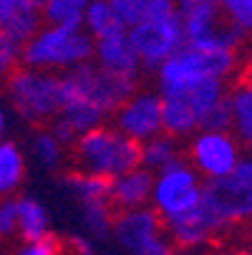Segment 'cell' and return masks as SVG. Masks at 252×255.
<instances>
[{"label":"cell","mask_w":252,"mask_h":255,"mask_svg":"<svg viewBox=\"0 0 252 255\" xmlns=\"http://www.w3.org/2000/svg\"><path fill=\"white\" fill-rule=\"evenodd\" d=\"M71 250H74V255H96L88 235H76V238H71Z\"/></svg>","instance_id":"d6a6232c"},{"label":"cell","mask_w":252,"mask_h":255,"mask_svg":"<svg viewBox=\"0 0 252 255\" xmlns=\"http://www.w3.org/2000/svg\"><path fill=\"white\" fill-rule=\"evenodd\" d=\"M126 30L141 66L149 71H157L176 48L184 46V28L176 0H149L147 15Z\"/></svg>","instance_id":"5b68a950"},{"label":"cell","mask_w":252,"mask_h":255,"mask_svg":"<svg viewBox=\"0 0 252 255\" xmlns=\"http://www.w3.org/2000/svg\"><path fill=\"white\" fill-rule=\"evenodd\" d=\"M96 41L84 25L46 23L23 43V66L43 71H68L93 61Z\"/></svg>","instance_id":"3957f363"},{"label":"cell","mask_w":252,"mask_h":255,"mask_svg":"<svg viewBox=\"0 0 252 255\" xmlns=\"http://www.w3.org/2000/svg\"><path fill=\"white\" fill-rule=\"evenodd\" d=\"M147 3H149V0H111V5H114L119 20L126 28L136 25L144 15H147Z\"/></svg>","instance_id":"4dcf8cb0"},{"label":"cell","mask_w":252,"mask_h":255,"mask_svg":"<svg viewBox=\"0 0 252 255\" xmlns=\"http://www.w3.org/2000/svg\"><path fill=\"white\" fill-rule=\"evenodd\" d=\"M232 104V131L242 141V147L252 152V76L240 81L230 91Z\"/></svg>","instance_id":"ac0fdd59"},{"label":"cell","mask_w":252,"mask_h":255,"mask_svg":"<svg viewBox=\"0 0 252 255\" xmlns=\"http://www.w3.org/2000/svg\"><path fill=\"white\" fill-rule=\"evenodd\" d=\"M43 20V0H0V28L20 43H25Z\"/></svg>","instance_id":"e0dca14e"},{"label":"cell","mask_w":252,"mask_h":255,"mask_svg":"<svg viewBox=\"0 0 252 255\" xmlns=\"http://www.w3.org/2000/svg\"><path fill=\"white\" fill-rule=\"evenodd\" d=\"M63 185L74 192V197H76L79 202L111 197V179H109V177H101V174H91V172L74 169L71 174H66Z\"/></svg>","instance_id":"cb8c5ba5"},{"label":"cell","mask_w":252,"mask_h":255,"mask_svg":"<svg viewBox=\"0 0 252 255\" xmlns=\"http://www.w3.org/2000/svg\"><path fill=\"white\" fill-rule=\"evenodd\" d=\"M242 63V48L232 46H192L184 43L176 48L154 74H157V91L162 96L187 91L199 86L209 79L230 81Z\"/></svg>","instance_id":"7a4b0ae2"},{"label":"cell","mask_w":252,"mask_h":255,"mask_svg":"<svg viewBox=\"0 0 252 255\" xmlns=\"http://www.w3.org/2000/svg\"><path fill=\"white\" fill-rule=\"evenodd\" d=\"M235 174L242 177V179H247V182H252V152L250 154H242V159L235 167Z\"/></svg>","instance_id":"836d02e7"},{"label":"cell","mask_w":252,"mask_h":255,"mask_svg":"<svg viewBox=\"0 0 252 255\" xmlns=\"http://www.w3.org/2000/svg\"><path fill=\"white\" fill-rule=\"evenodd\" d=\"M242 154L245 147L232 129H199L187 144V159L204 179L232 174Z\"/></svg>","instance_id":"30bf717a"},{"label":"cell","mask_w":252,"mask_h":255,"mask_svg":"<svg viewBox=\"0 0 252 255\" xmlns=\"http://www.w3.org/2000/svg\"><path fill=\"white\" fill-rule=\"evenodd\" d=\"M171 255H174V253H171Z\"/></svg>","instance_id":"d590c367"},{"label":"cell","mask_w":252,"mask_h":255,"mask_svg":"<svg viewBox=\"0 0 252 255\" xmlns=\"http://www.w3.org/2000/svg\"><path fill=\"white\" fill-rule=\"evenodd\" d=\"M227 94V81L209 79L187 91L162 96L164 106V131L176 139H189L204 124L207 112Z\"/></svg>","instance_id":"ba28073f"},{"label":"cell","mask_w":252,"mask_h":255,"mask_svg":"<svg viewBox=\"0 0 252 255\" xmlns=\"http://www.w3.org/2000/svg\"><path fill=\"white\" fill-rule=\"evenodd\" d=\"M114 220H116V207L111 197L81 202V225L91 240L109 238L114 233Z\"/></svg>","instance_id":"ffe728a7"},{"label":"cell","mask_w":252,"mask_h":255,"mask_svg":"<svg viewBox=\"0 0 252 255\" xmlns=\"http://www.w3.org/2000/svg\"><path fill=\"white\" fill-rule=\"evenodd\" d=\"M167 235L171 240V245L182 248V250H197L204 248L207 243H212L220 233L217 223L212 220V215L202 207V202L187 212L184 217H176V220L167 223Z\"/></svg>","instance_id":"9a60e30c"},{"label":"cell","mask_w":252,"mask_h":255,"mask_svg":"<svg viewBox=\"0 0 252 255\" xmlns=\"http://www.w3.org/2000/svg\"><path fill=\"white\" fill-rule=\"evenodd\" d=\"M88 5L91 0H43V18L46 23L81 25Z\"/></svg>","instance_id":"484cf974"},{"label":"cell","mask_w":252,"mask_h":255,"mask_svg":"<svg viewBox=\"0 0 252 255\" xmlns=\"http://www.w3.org/2000/svg\"><path fill=\"white\" fill-rule=\"evenodd\" d=\"M25 179V154L15 141H0V197H13Z\"/></svg>","instance_id":"d6986e66"},{"label":"cell","mask_w":252,"mask_h":255,"mask_svg":"<svg viewBox=\"0 0 252 255\" xmlns=\"http://www.w3.org/2000/svg\"><path fill=\"white\" fill-rule=\"evenodd\" d=\"M202 207L212 215L220 233L232 225L252 220V182L237 177L235 172L220 179H204Z\"/></svg>","instance_id":"7c38bea8"},{"label":"cell","mask_w":252,"mask_h":255,"mask_svg":"<svg viewBox=\"0 0 252 255\" xmlns=\"http://www.w3.org/2000/svg\"><path fill=\"white\" fill-rule=\"evenodd\" d=\"M179 157H182V144H179L176 136L162 131L147 141H141V164L149 167L152 172L176 162Z\"/></svg>","instance_id":"7402d4cb"},{"label":"cell","mask_w":252,"mask_h":255,"mask_svg":"<svg viewBox=\"0 0 252 255\" xmlns=\"http://www.w3.org/2000/svg\"><path fill=\"white\" fill-rule=\"evenodd\" d=\"M18 235V200L0 197V240H10Z\"/></svg>","instance_id":"f546056e"},{"label":"cell","mask_w":252,"mask_h":255,"mask_svg":"<svg viewBox=\"0 0 252 255\" xmlns=\"http://www.w3.org/2000/svg\"><path fill=\"white\" fill-rule=\"evenodd\" d=\"M10 106L30 124H51L61 112V76L43 68H15L5 81Z\"/></svg>","instance_id":"8992f818"},{"label":"cell","mask_w":252,"mask_h":255,"mask_svg":"<svg viewBox=\"0 0 252 255\" xmlns=\"http://www.w3.org/2000/svg\"><path fill=\"white\" fill-rule=\"evenodd\" d=\"M202 129H232V104H230V91L214 104L207 117H204V124Z\"/></svg>","instance_id":"f1b7e54d"},{"label":"cell","mask_w":252,"mask_h":255,"mask_svg":"<svg viewBox=\"0 0 252 255\" xmlns=\"http://www.w3.org/2000/svg\"><path fill=\"white\" fill-rule=\"evenodd\" d=\"M136 91V79L101 68L96 61L79 63L61 74V112L51 119V131L74 144L84 131L103 124Z\"/></svg>","instance_id":"6da1fadb"},{"label":"cell","mask_w":252,"mask_h":255,"mask_svg":"<svg viewBox=\"0 0 252 255\" xmlns=\"http://www.w3.org/2000/svg\"><path fill=\"white\" fill-rule=\"evenodd\" d=\"M184 28V43L245 48V38L232 30L220 10V0H176Z\"/></svg>","instance_id":"8fae6325"},{"label":"cell","mask_w":252,"mask_h":255,"mask_svg":"<svg viewBox=\"0 0 252 255\" xmlns=\"http://www.w3.org/2000/svg\"><path fill=\"white\" fill-rule=\"evenodd\" d=\"M30 154L33 159L38 162L43 169H58L63 164V157H66V144L51 131V129H41L35 131L33 139H30Z\"/></svg>","instance_id":"d4e9b609"},{"label":"cell","mask_w":252,"mask_h":255,"mask_svg":"<svg viewBox=\"0 0 252 255\" xmlns=\"http://www.w3.org/2000/svg\"><path fill=\"white\" fill-rule=\"evenodd\" d=\"M3 134H5V109L0 106V141H3Z\"/></svg>","instance_id":"e575fe53"},{"label":"cell","mask_w":252,"mask_h":255,"mask_svg":"<svg viewBox=\"0 0 252 255\" xmlns=\"http://www.w3.org/2000/svg\"><path fill=\"white\" fill-rule=\"evenodd\" d=\"M61 243L56 235H46V238H38V240H23L20 250L15 255H61Z\"/></svg>","instance_id":"1f68e13d"},{"label":"cell","mask_w":252,"mask_h":255,"mask_svg":"<svg viewBox=\"0 0 252 255\" xmlns=\"http://www.w3.org/2000/svg\"><path fill=\"white\" fill-rule=\"evenodd\" d=\"M225 23L237 30L245 41L252 38V0H220Z\"/></svg>","instance_id":"4316f807"},{"label":"cell","mask_w":252,"mask_h":255,"mask_svg":"<svg viewBox=\"0 0 252 255\" xmlns=\"http://www.w3.org/2000/svg\"><path fill=\"white\" fill-rule=\"evenodd\" d=\"M114 124L139 144L164 131V106L159 91H134L116 112Z\"/></svg>","instance_id":"4fadbf2b"},{"label":"cell","mask_w":252,"mask_h":255,"mask_svg":"<svg viewBox=\"0 0 252 255\" xmlns=\"http://www.w3.org/2000/svg\"><path fill=\"white\" fill-rule=\"evenodd\" d=\"M74 164L81 172L114 179L141 164V144L116 124H98L74 141Z\"/></svg>","instance_id":"277c9868"},{"label":"cell","mask_w":252,"mask_h":255,"mask_svg":"<svg viewBox=\"0 0 252 255\" xmlns=\"http://www.w3.org/2000/svg\"><path fill=\"white\" fill-rule=\"evenodd\" d=\"M111 235L131 255H171L167 223L149 205L134 207V210H119Z\"/></svg>","instance_id":"9c48e42d"},{"label":"cell","mask_w":252,"mask_h":255,"mask_svg":"<svg viewBox=\"0 0 252 255\" xmlns=\"http://www.w3.org/2000/svg\"><path fill=\"white\" fill-rule=\"evenodd\" d=\"M154 172L149 167H134L111 179V202L116 210H134L152 202Z\"/></svg>","instance_id":"2e32d148"},{"label":"cell","mask_w":252,"mask_h":255,"mask_svg":"<svg viewBox=\"0 0 252 255\" xmlns=\"http://www.w3.org/2000/svg\"><path fill=\"white\" fill-rule=\"evenodd\" d=\"M81 25L96 38H103V35H111V33H119V30H126V25L119 20L111 0H91V5L86 8L84 13V20Z\"/></svg>","instance_id":"603a6c76"},{"label":"cell","mask_w":252,"mask_h":255,"mask_svg":"<svg viewBox=\"0 0 252 255\" xmlns=\"http://www.w3.org/2000/svg\"><path fill=\"white\" fill-rule=\"evenodd\" d=\"M204 195V177L192 167L187 157L154 172L152 187V207L162 215L164 223H171L176 217L192 212Z\"/></svg>","instance_id":"52a82bcc"},{"label":"cell","mask_w":252,"mask_h":255,"mask_svg":"<svg viewBox=\"0 0 252 255\" xmlns=\"http://www.w3.org/2000/svg\"><path fill=\"white\" fill-rule=\"evenodd\" d=\"M20 63H23V43L0 28V81H8Z\"/></svg>","instance_id":"83f0119b"},{"label":"cell","mask_w":252,"mask_h":255,"mask_svg":"<svg viewBox=\"0 0 252 255\" xmlns=\"http://www.w3.org/2000/svg\"><path fill=\"white\" fill-rule=\"evenodd\" d=\"M51 233V215L46 205H41L35 197H20L18 200V235L23 240H38Z\"/></svg>","instance_id":"44dd1931"},{"label":"cell","mask_w":252,"mask_h":255,"mask_svg":"<svg viewBox=\"0 0 252 255\" xmlns=\"http://www.w3.org/2000/svg\"><path fill=\"white\" fill-rule=\"evenodd\" d=\"M93 61L101 68L111 71V74L129 76V79H139V74L144 71L141 58L129 38V30H119L111 35H103V38H96Z\"/></svg>","instance_id":"5bb4252c"}]
</instances>
